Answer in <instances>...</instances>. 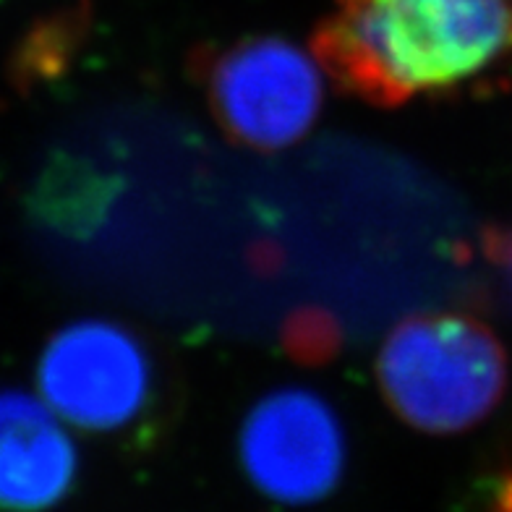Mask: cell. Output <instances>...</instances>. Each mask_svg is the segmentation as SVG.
Instances as JSON below:
<instances>
[{
    "instance_id": "1",
    "label": "cell",
    "mask_w": 512,
    "mask_h": 512,
    "mask_svg": "<svg viewBox=\"0 0 512 512\" xmlns=\"http://www.w3.org/2000/svg\"><path fill=\"white\" fill-rule=\"evenodd\" d=\"M311 50L377 108L458 95L512 61V0H335Z\"/></svg>"
},
{
    "instance_id": "2",
    "label": "cell",
    "mask_w": 512,
    "mask_h": 512,
    "mask_svg": "<svg viewBox=\"0 0 512 512\" xmlns=\"http://www.w3.org/2000/svg\"><path fill=\"white\" fill-rule=\"evenodd\" d=\"M382 395L424 434H460L502 403L510 361L481 319L458 311L416 314L387 335L377 358Z\"/></svg>"
},
{
    "instance_id": "3",
    "label": "cell",
    "mask_w": 512,
    "mask_h": 512,
    "mask_svg": "<svg viewBox=\"0 0 512 512\" xmlns=\"http://www.w3.org/2000/svg\"><path fill=\"white\" fill-rule=\"evenodd\" d=\"M199 81L225 134L259 152L296 144L322 113L324 68L285 37L259 34L202 55Z\"/></svg>"
},
{
    "instance_id": "4",
    "label": "cell",
    "mask_w": 512,
    "mask_h": 512,
    "mask_svg": "<svg viewBox=\"0 0 512 512\" xmlns=\"http://www.w3.org/2000/svg\"><path fill=\"white\" fill-rule=\"evenodd\" d=\"M37 382L42 400L84 432H126L155 405V361L147 345L108 319H84L55 332Z\"/></svg>"
},
{
    "instance_id": "5",
    "label": "cell",
    "mask_w": 512,
    "mask_h": 512,
    "mask_svg": "<svg viewBox=\"0 0 512 512\" xmlns=\"http://www.w3.org/2000/svg\"><path fill=\"white\" fill-rule=\"evenodd\" d=\"M238 458L259 494L280 505H314L343 481V424L317 392L272 390L243 418Z\"/></svg>"
},
{
    "instance_id": "6",
    "label": "cell",
    "mask_w": 512,
    "mask_h": 512,
    "mask_svg": "<svg viewBox=\"0 0 512 512\" xmlns=\"http://www.w3.org/2000/svg\"><path fill=\"white\" fill-rule=\"evenodd\" d=\"M79 455L45 400L0 392V512H50L74 489Z\"/></svg>"
},
{
    "instance_id": "7",
    "label": "cell",
    "mask_w": 512,
    "mask_h": 512,
    "mask_svg": "<svg viewBox=\"0 0 512 512\" xmlns=\"http://www.w3.org/2000/svg\"><path fill=\"white\" fill-rule=\"evenodd\" d=\"M481 246H484L489 267L497 272L507 304L512 306V228H486L481 236Z\"/></svg>"
}]
</instances>
